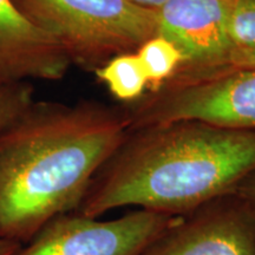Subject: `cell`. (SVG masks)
<instances>
[{"mask_svg": "<svg viewBox=\"0 0 255 255\" xmlns=\"http://www.w3.org/2000/svg\"><path fill=\"white\" fill-rule=\"evenodd\" d=\"M126 111L130 130L178 121L255 130V69L177 70Z\"/></svg>", "mask_w": 255, "mask_h": 255, "instance_id": "4", "label": "cell"}, {"mask_svg": "<svg viewBox=\"0 0 255 255\" xmlns=\"http://www.w3.org/2000/svg\"><path fill=\"white\" fill-rule=\"evenodd\" d=\"M148 79V89L157 90L176 73L183 64L181 51L171 41L155 36L136 51Z\"/></svg>", "mask_w": 255, "mask_h": 255, "instance_id": "10", "label": "cell"}, {"mask_svg": "<svg viewBox=\"0 0 255 255\" xmlns=\"http://www.w3.org/2000/svg\"><path fill=\"white\" fill-rule=\"evenodd\" d=\"M129 130L126 109L34 101L0 132V238L25 245L53 219L77 212Z\"/></svg>", "mask_w": 255, "mask_h": 255, "instance_id": "1", "label": "cell"}, {"mask_svg": "<svg viewBox=\"0 0 255 255\" xmlns=\"http://www.w3.org/2000/svg\"><path fill=\"white\" fill-rule=\"evenodd\" d=\"M70 65L62 47L12 0H0V82L59 81Z\"/></svg>", "mask_w": 255, "mask_h": 255, "instance_id": "8", "label": "cell"}, {"mask_svg": "<svg viewBox=\"0 0 255 255\" xmlns=\"http://www.w3.org/2000/svg\"><path fill=\"white\" fill-rule=\"evenodd\" d=\"M219 68L255 69V46L232 50L225 64Z\"/></svg>", "mask_w": 255, "mask_h": 255, "instance_id": "13", "label": "cell"}, {"mask_svg": "<svg viewBox=\"0 0 255 255\" xmlns=\"http://www.w3.org/2000/svg\"><path fill=\"white\" fill-rule=\"evenodd\" d=\"M229 37L233 50L255 46V0H235L229 20Z\"/></svg>", "mask_w": 255, "mask_h": 255, "instance_id": "12", "label": "cell"}, {"mask_svg": "<svg viewBox=\"0 0 255 255\" xmlns=\"http://www.w3.org/2000/svg\"><path fill=\"white\" fill-rule=\"evenodd\" d=\"M237 193L246 201L255 212V171L238 187Z\"/></svg>", "mask_w": 255, "mask_h": 255, "instance_id": "14", "label": "cell"}, {"mask_svg": "<svg viewBox=\"0 0 255 255\" xmlns=\"http://www.w3.org/2000/svg\"><path fill=\"white\" fill-rule=\"evenodd\" d=\"M178 218L145 209L114 220L69 213L44 226L13 255H141Z\"/></svg>", "mask_w": 255, "mask_h": 255, "instance_id": "5", "label": "cell"}, {"mask_svg": "<svg viewBox=\"0 0 255 255\" xmlns=\"http://www.w3.org/2000/svg\"><path fill=\"white\" fill-rule=\"evenodd\" d=\"M130 1H132L133 4L138 6H142V7L157 9L158 7H161L165 1H168V0H130Z\"/></svg>", "mask_w": 255, "mask_h": 255, "instance_id": "16", "label": "cell"}, {"mask_svg": "<svg viewBox=\"0 0 255 255\" xmlns=\"http://www.w3.org/2000/svg\"><path fill=\"white\" fill-rule=\"evenodd\" d=\"M20 247V244L0 238V255H13Z\"/></svg>", "mask_w": 255, "mask_h": 255, "instance_id": "15", "label": "cell"}, {"mask_svg": "<svg viewBox=\"0 0 255 255\" xmlns=\"http://www.w3.org/2000/svg\"><path fill=\"white\" fill-rule=\"evenodd\" d=\"M255 171V130L196 121L129 130L92 180L76 213L98 219L135 206L183 216L237 191Z\"/></svg>", "mask_w": 255, "mask_h": 255, "instance_id": "2", "label": "cell"}, {"mask_svg": "<svg viewBox=\"0 0 255 255\" xmlns=\"http://www.w3.org/2000/svg\"><path fill=\"white\" fill-rule=\"evenodd\" d=\"M62 47L71 64L95 72L114 57L135 53L156 36V9L130 0H12Z\"/></svg>", "mask_w": 255, "mask_h": 255, "instance_id": "3", "label": "cell"}, {"mask_svg": "<svg viewBox=\"0 0 255 255\" xmlns=\"http://www.w3.org/2000/svg\"><path fill=\"white\" fill-rule=\"evenodd\" d=\"M235 0H168L156 9L157 32L183 56L178 70H208L225 64L233 45L229 20Z\"/></svg>", "mask_w": 255, "mask_h": 255, "instance_id": "7", "label": "cell"}, {"mask_svg": "<svg viewBox=\"0 0 255 255\" xmlns=\"http://www.w3.org/2000/svg\"><path fill=\"white\" fill-rule=\"evenodd\" d=\"M141 255H255V212L237 191L180 216Z\"/></svg>", "mask_w": 255, "mask_h": 255, "instance_id": "6", "label": "cell"}, {"mask_svg": "<svg viewBox=\"0 0 255 255\" xmlns=\"http://www.w3.org/2000/svg\"><path fill=\"white\" fill-rule=\"evenodd\" d=\"M28 82H0V132L4 131L33 103Z\"/></svg>", "mask_w": 255, "mask_h": 255, "instance_id": "11", "label": "cell"}, {"mask_svg": "<svg viewBox=\"0 0 255 255\" xmlns=\"http://www.w3.org/2000/svg\"><path fill=\"white\" fill-rule=\"evenodd\" d=\"M94 73L111 95L122 102L135 103L148 89V79L136 52L114 57Z\"/></svg>", "mask_w": 255, "mask_h": 255, "instance_id": "9", "label": "cell"}]
</instances>
